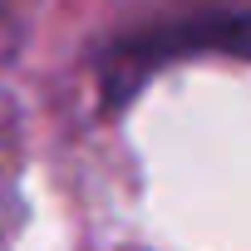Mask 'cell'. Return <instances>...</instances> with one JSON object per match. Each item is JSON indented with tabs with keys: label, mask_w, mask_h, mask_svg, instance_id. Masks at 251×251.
Masks as SVG:
<instances>
[{
	"label": "cell",
	"mask_w": 251,
	"mask_h": 251,
	"mask_svg": "<svg viewBox=\"0 0 251 251\" xmlns=\"http://www.w3.org/2000/svg\"><path fill=\"white\" fill-rule=\"evenodd\" d=\"M197 50H222V54H251V15H207V20H182L168 30H148L143 40L118 45V54L103 69V89L108 99H128V89H138L148 79V69L177 59V54H197Z\"/></svg>",
	"instance_id": "cell-1"
}]
</instances>
